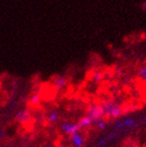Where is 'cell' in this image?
<instances>
[{
  "mask_svg": "<svg viewBox=\"0 0 146 147\" xmlns=\"http://www.w3.org/2000/svg\"><path fill=\"white\" fill-rule=\"evenodd\" d=\"M101 110H102L103 116L111 117V118H117V117L121 116V114H122V109L120 105L112 101L101 105Z\"/></svg>",
  "mask_w": 146,
  "mask_h": 147,
  "instance_id": "6da1fadb",
  "label": "cell"
},
{
  "mask_svg": "<svg viewBox=\"0 0 146 147\" xmlns=\"http://www.w3.org/2000/svg\"><path fill=\"white\" fill-rule=\"evenodd\" d=\"M87 116L89 118H91L93 120V122L95 123L97 120L103 118V113H102V110H101V105H91L89 111H88Z\"/></svg>",
  "mask_w": 146,
  "mask_h": 147,
  "instance_id": "7a4b0ae2",
  "label": "cell"
},
{
  "mask_svg": "<svg viewBox=\"0 0 146 147\" xmlns=\"http://www.w3.org/2000/svg\"><path fill=\"white\" fill-rule=\"evenodd\" d=\"M69 138H70V142L74 147H82L84 144V136L82 135L80 129L75 130L74 133L69 135Z\"/></svg>",
  "mask_w": 146,
  "mask_h": 147,
  "instance_id": "3957f363",
  "label": "cell"
},
{
  "mask_svg": "<svg viewBox=\"0 0 146 147\" xmlns=\"http://www.w3.org/2000/svg\"><path fill=\"white\" fill-rule=\"evenodd\" d=\"M61 129L64 134H67V135H71L72 133H74L75 130L79 129L77 123H73L70 121H63L61 123Z\"/></svg>",
  "mask_w": 146,
  "mask_h": 147,
  "instance_id": "277c9868",
  "label": "cell"
},
{
  "mask_svg": "<svg viewBox=\"0 0 146 147\" xmlns=\"http://www.w3.org/2000/svg\"><path fill=\"white\" fill-rule=\"evenodd\" d=\"M29 118H30V114H29V112L26 110L19 111V112L17 113V115H16V119H17L19 122H21V123H25V122H27L28 120H29Z\"/></svg>",
  "mask_w": 146,
  "mask_h": 147,
  "instance_id": "5b68a950",
  "label": "cell"
},
{
  "mask_svg": "<svg viewBox=\"0 0 146 147\" xmlns=\"http://www.w3.org/2000/svg\"><path fill=\"white\" fill-rule=\"evenodd\" d=\"M93 123H94V122H93L92 119L89 118L88 116H84L77 122V125H78L79 129H80V128H86V127H88V126H90Z\"/></svg>",
  "mask_w": 146,
  "mask_h": 147,
  "instance_id": "8992f818",
  "label": "cell"
},
{
  "mask_svg": "<svg viewBox=\"0 0 146 147\" xmlns=\"http://www.w3.org/2000/svg\"><path fill=\"white\" fill-rule=\"evenodd\" d=\"M53 85L56 89H63L67 85V79L64 76H57L53 80Z\"/></svg>",
  "mask_w": 146,
  "mask_h": 147,
  "instance_id": "52a82bcc",
  "label": "cell"
},
{
  "mask_svg": "<svg viewBox=\"0 0 146 147\" xmlns=\"http://www.w3.org/2000/svg\"><path fill=\"white\" fill-rule=\"evenodd\" d=\"M136 122L132 118H129V117H126L124 118L122 121L119 123V125L117 126V128H121V127H132V125L135 124Z\"/></svg>",
  "mask_w": 146,
  "mask_h": 147,
  "instance_id": "ba28073f",
  "label": "cell"
},
{
  "mask_svg": "<svg viewBox=\"0 0 146 147\" xmlns=\"http://www.w3.org/2000/svg\"><path fill=\"white\" fill-rule=\"evenodd\" d=\"M47 119L50 123H56L59 119V112H56V111H52V112H50V113H48Z\"/></svg>",
  "mask_w": 146,
  "mask_h": 147,
  "instance_id": "9c48e42d",
  "label": "cell"
},
{
  "mask_svg": "<svg viewBox=\"0 0 146 147\" xmlns=\"http://www.w3.org/2000/svg\"><path fill=\"white\" fill-rule=\"evenodd\" d=\"M95 125L98 129H104V128L107 127V122L104 121L103 118L99 119V120H97V121L95 122Z\"/></svg>",
  "mask_w": 146,
  "mask_h": 147,
  "instance_id": "30bf717a",
  "label": "cell"
},
{
  "mask_svg": "<svg viewBox=\"0 0 146 147\" xmlns=\"http://www.w3.org/2000/svg\"><path fill=\"white\" fill-rule=\"evenodd\" d=\"M139 76L143 79V80H145L146 82V66L142 67V68L139 70Z\"/></svg>",
  "mask_w": 146,
  "mask_h": 147,
  "instance_id": "8fae6325",
  "label": "cell"
},
{
  "mask_svg": "<svg viewBox=\"0 0 146 147\" xmlns=\"http://www.w3.org/2000/svg\"><path fill=\"white\" fill-rule=\"evenodd\" d=\"M103 75L100 73V72H95V73L93 74V79L95 80V82H100L101 79H102Z\"/></svg>",
  "mask_w": 146,
  "mask_h": 147,
  "instance_id": "7c38bea8",
  "label": "cell"
},
{
  "mask_svg": "<svg viewBox=\"0 0 146 147\" xmlns=\"http://www.w3.org/2000/svg\"><path fill=\"white\" fill-rule=\"evenodd\" d=\"M31 101H32V102H38V101H39V96H38V95H34V96H32V98H31Z\"/></svg>",
  "mask_w": 146,
  "mask_h": 147,
  "instance_id": "4fadbf2b",
  "label": "cell"
},
{
  "mask_svg": "<svg viewBox=\"0 0 146 147\" xmlns=\"http://www.w3.org/2000/svg\"><path fill=\"white\" fill-rule=\"evenodd\" d=\"M59 147H65V146H63V145H62V146H59Z\"/></svg>",
  "mask_w": 146,
  "mask_h": 147,
  "instance_id": "5bb4252c",
  "label": "cell"
}]
</instances>
